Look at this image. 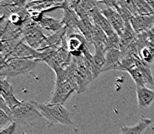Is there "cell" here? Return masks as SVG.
Here are the masks:
<instances>
[{
  "mask_svg": "<svg viewBox=\"0 0 154 134\" xmlns=\"http://www.w3.org/2000/svg\"><path fill=\"white\" fill-rule=\"evenodd\" d=\"M39 25L41 26L43 30L52 31L54 33L60 30L63 26L61 20H57V19L47 17V16H44V18L39 23Z\"/></svg>",
  "mask_w": 154,
  "mask_h": 134,
  "instance_id": "obj_25",
  "label": "cell"
},
{
  "mask_svg": "<svg viewBox=\"0 0 154 134\" xmlns=\"http://www.w3.org/2000/svg\"><path fill=\"white\" fill-rule=\"evenodd\" d=\"M136 16L137 15H152L154 14L152 8L147 1L133 0Z\"/></svg>",
  "mask_w": 154,
  "mask_h": 134,
  "instance_id": "obj_26",
  "label": "cell"
},
{
  "mask_svg": "<svg viewBox=\"0 0 154 134\" xmlns=\"http://www.w3.org/2000/svg\"><path fill=\"white\" fill-rule=\"evenodd\" d=\"M42 117L45 118L49 125L60 124L70 126L73 124L71 112L63 105L51 103H38L33 101Z\"/></svg>",
  "mask_w": 154,
  "mask_h": 134,
  "instance_id": "obj_1",
  "label": "cell"
},
{
  "mask_svg": "<svg viewBox=\"0 0 154 134\" xmlns=\"http://www.w3.org/2000/svg\"><path fill=\"white\" fill-rule=\"evenodd\" d=\"M136 95L139 108L148 109L154 101V91L146 86L136 88Z\"/></svg>",
  "mask_w": 154,
  "mask_h": 134,
  "instance_id": "obj_14",
  "label": "cell"
},
{
  "mask_svg": "<svg viewBox=\"0 0 154 134\" xmlns=\"http://www.w3.org/2000/svg\"><path fill=\"white\" fill-rule=\"evenodd\" d=\"M110 50L120 51V36L116 33L108 36L107 42L105 44V51Z\"/></svg>",
  "mask_w": 154,
  "mask_h": 134,
  "instance_id": "obj_28",
  "label": "cell"
},
{
  "mask_svg": "<svg viewBox=\"0 0 154 134\" xmlns=\"http://www.w3.org/2000/svg\"><path fill=\"white\" fill-rule=\"evenodd\" d=\"M129 73L132 79L133 80L134 83L136 84V88L139 87H144L146 86V82L144 81V78L143 77V74L140 71V70L136 67H133V68L130 69L127 71Z\"/></svg>",
  "mask_w": 154,
  "mask_h": 134,
  "instance_id": "obj_27",
  "label": "cell"
},
{
  "mask_svg": "<svg viewBox=\"0 0 154 134\" xmlns=\"http://www.w3.org/2000/svg\"><path fill=\"white\" fill-rule=\"evenodd\" d=\"M0 110H2L4 112H6V114L12 118V110L11 109L6 105L5 101L2 98H0Z\"/></svg>",
  "mask_w": 154,
  "mask_h": 134,
  "instance_id": "obj_32",
  "label": "cell"
},
{
  "mask_svg": "<svg viewBox=\"0 0 154 134\" xmlns=\"http://www.w3.org/2000/svg\"><path fill=\"white\" fill-rule=\"evenodd\" d=\"M122 54L119 50H110L105 53V64L102 69L103 71L109 70H119Z\"/></svg>",
  "mask_w": 154,
  "mask_h": 134,
  "instance_id": "obj_15",
  "label": "cell"
},
{
  "mask_svg": "<svg viewBox=\"0 0 154 134\" xmlns=\"http://www.w3.org/2000/svg\"><path fill=\"white\" fill-rule=\"evenodd\" d=\"M22 34L24 42L35 50H38L47 36L43 33V29L39 23L29 18L23 26Z\"/></svg>",
  "mask_w": 154,
  "mask_h": 134,
  "instance_id": "obj_4",
  "label": "cell"
},
{
  "mask_svg": "<svg viewBox=\"0 0 154 134\" xmlns=\"http://www.w3.org/2000/svg\"><path fill=\"white\" fill-rule=\"evenodd\" d=\"M105 53L106 51L103 49H95L92 61V74L94 79L98 78L102 72V69L105 64Z\"/></svg>",
  "mask_w": 154,
  "mask_h": 134,
  "instance_id": "obj_20",
  "label": "cell"
},
{
  "mask_svg": "<svg viewBox=\"0 0 154 134\" xmlns=\"http://www.w3.org/2000/svg\"><path fill=\"white\" fill-rule=\"evenodd\" d=\"M16 127H17V123L15 122H13L11 124H9L6 127L0 130V134H13V132H15V129H16Z\"/></svg>",
  "mask_w": 154,
  "mask_h": 134,
  "instance_id": "obj_31",
  "label": "cell"
},
{
  "mask_svg": "<svg viewBox=\"0 0 154 134\" xmlns=\"http://www.w3.org/2000/svg\"><path fill=\"white\" fill-rule=\"evenodd\" d=\"M151 123H152V120L143 118L140 120V122H138L136 125L132 126H122L120 134H143Z\"/></svg>",
  "mask_w": 154,
  "mask_h": 134,
  "instance_id": "obj_22",
  "label": "cell"
},
{
  "mask_svg": "<svg viewBox=\"0 0 154 134\" xmlns=\"http://www.w3.org/2000/svg\"><path fill=\"white\" fill-rule=\"evenodd\" d=\"M130 23L137 34L147 33L154 26V14L134 16Z\"/></svg>",
  "mask_w": 154,
  "mask_h": 134,
  "instance_id": "obj_10",
  "label": "cell"
},
{
  "mask_svg": "<svg viewBox=\"0 0 154 134\" xmlns=\"http://www.w3.org/2000/svg\"><path fill=\"white\" fill-rule=\"evenodd\" d=\"M136 67L135 57L122 55V58L119 70L128 71L129 70H130V69L133 68V67Z\"/></svg>",
  "mask_w": 154,
  "mask_h": 134,
  "instance_id": "obj_29",
  "label": "cell"
},
{
  "mask_svg": "<svg viewBox=\"0 0 154 134\" xmlns=\"http://www.w3.org/2000/svg\"><path fill=\"white\" fill-rule=\"evenodd\" d=\"M138 34L132 28L130 22L125 23L124 30L120 36V51L125 52L128 47L134 42L137 37Z\"/></svg>",
  "mask_w": 154,
  "mask_h": 134,
  "instance_id": "obj_16",
  "label": "cell"
},
{
  "mask_svg": "<svg viewBox=\"0 0 154 134\" xmlns=\"http://www.w3.org/2000/svg\"><path fill=\"white\" fill-rule=\"evenodd\" d=\"M24 41L23 37L22 36L12 39V40H3L1 41V48H0V58H1V64L5 63L6 59L15 49L16 47L21 43Z\"/></svg>",
  "mask_w": 154,
  "mask_h": 134,
  "instance_id": "obj_17",
  "label": "cell"
},
{
  "mask_svg": "<svg viewBox=\"0 0 154 134\" xmlns=\"http://www.w3.org/2000/svg\"><path fill=\"white\" fill-rule=\"evenodd\" d=\"M63 2L56 1H31L26 4V9L28 12H44L53 7L58 6H63Z\"/></svg>",
  "mask_w": 154,
  "mask_h": 134,
  "instance_id": "obj_18",
  "label": "cell"
},
{
  "mask_svg": "<svg viewBox=\"0 0 154 134\" xmlns=\"http://www.w3.org/2000/svg\"><path fill=\"white\" fill-rule=\"evenodd\" d=\"M108 36L98 26L94 25L91 36V44L94 49H103L105 51V44L107 42Z\"/></svg>",
  "mask_w": 154,
  "mask_h": 134,
  "instance_id": "obj_24",
  "label": "cell"
},
{
  "mask_svg": "<svg viewBox=\"0 0 154 134\" xmlns=\"http://www.w3.org/2000/svg\"><path fill=\"white\" fill-rule=\"evenodd\" d=\"M63 13L61 22L63 26L67 30V36H69L74 33H80L78 28L80 18L72 9L67 6L66 1L63 2Z\"/></svg>",
  "mask_w": 154,
  "mask_h": 134,
  "instance_id": "obj_7",
  "label": "cell"
},
{
  "mask_svg": "<svg viewBox=\"0 0 154 134\" xmlns=\"http://www.w3.org/2000/svg\"><path fill=\"white\" fill-rule=\"evenodd\" d=\"M91 19H92L94 25L98 26V27L101 28L108 36L116 33L107 19L105 18L103 14L101 13L99 7L94 12Z\"/></svg>",
  "mask_w": 154,
  "mask_h": 134,
  "instance_id": "obj_19",
  "label": "cell"
},
{
  "mask_svg": "<svg viewBox=\"0 0 154 134\" xmlns=\"http://www.w3.org/2000/svg\"><path fill=\"white\" fill-rule=\"evenodd\" d=\"M67 6L77 13L79 18L92 17L94 12L98 8L97 1H66Z\"/></svg>",
  "mask_w": 154,
  "mask_h": 134,
  "instance_id": "obj_8",
  "label": "cell"
},
{
  "mask_svg": "<svg viewBox=\"0 0 154 134\" xmlns=\"http://www.w3.org/2000/svg\"><path fill=\"white\" fill-rule=\"evenodd\" d=\"M37 65V61L28 58H13L1 64V78H7L30 72Z\"/></svg>",
  "mask_w": 154,
  "mask_h": 134,
  "instance_id": "obj_2",
  "label": "cell"
},
{
  "mask_svg": "<svg viewBox=\"0 0 154 134\" xmlns=\"http://www.w3.org/2000/svg\"><path fill=\"white\" fill-rule=\"evenodd\" d=\"M135 61H136V67L140 70L141 74H143L146 84L153 85L154 80L152 71H151L150 64L142 60L140 57H135Z\"/></svg>",
  "mask_w": 154,
  "mask_h": 134,
  "instance_id": "obj_23",
  "label": "cell"
},
{
  "mask_svg": "<svg viewBox=\"0 0 154 134\" xmlns=\"http://www.w3.org/2000/svg\"><path fill=\"white\" fill-rule=\"evenodd\" d=\"M1 98H3L6 105L13 109L22 102V100L17 99L13 93V89L6 78H1Z\"/></svg>",
  "mask_w": 154,
  "mask_h": 134,
  "instance_id": "obj_12",
  "label": "cell"
},
{
  "mask_svg": "<svg viewBox=\"0 0 154 134\" xmlns=\"http://www.w3.org/2000/svg\"><path fill=\"white\" fill-rule=\"evenodd\" d=\"M74 91H78L77 88L69 82L68 80L65 82L55 83V89L53 92L52 97L50 100L49 103L51 104H60L63 105L65 103Z\"/></svg>",
  "mask_w": 154,
  "mask_h": 134,
  "instance_id": "obj_6",
  "label": "cell"
},
{
  "mask_svg": "<svg viewBox=\"0 0 154 134\" xmlns=\"http://www.w3.org/2000/svg\"><path fill=\"white\" fill-rule=\"evenodd\" d=\"M100 11L103 14L104 17L107 19L115 32L119 36H121L125 28V22L119 14L118 12L114 8L105 6L102 9H100Z\"/></svg>",
  "mask_w": 154,
  "mask_h": 134,
  "instance_id": "obj_9",
  "label": "cell"
},
{
  "mask_svg": "<svg viewBox=\"0 0 154 134\" xmlns=\"http://www.w3.org/2000/svg\"><path fill=\"white\" fill-rule=\"evenodd\" d=\"M12 110V119L13 122L20 125H28L42 117L33 101L22 100V102Z\"/></svg>",
  "mask_w": 154,
  "mask_h": 134,
  "instance_id": "obj_3",
  "label": "cell"
},
{
  "mask_svg": "<svg viewBox=\"0 0 154 134\" xmlns=\"http://www.w3.org/2000/svg\"><path fill=\"white\" fill-rule=\"evenodd\" d=\"M71 55L67 47V36L63 41L61 47L45 62L55 73L65 70L71 64L72 61Z\"/></svg>",
  "mask_w": 154,
  "mask_h": 134,
  "instance_id": "obj_5",
  "label": "cell"
},
{
  "mask_svg": "<svg viewBox=\"0 0 154 134\" xmlns=\"http://www.w3.org/2000/svg\"><path fill=\"white\" fill-rule=\"evenodd\" d=\"M23 134H26V133H25V132H24V133H23Z\"/></svg>",
  "mask_w": 154,
  "mask_h": 134,
  "instance_id": "obj_34",
  "label": "cell"
},
{
  "mask_svg": "<svg viewBox=\"0 0 154 134\" xmlns=\"http://www.w3.org/2000/svg\"><path fill=\"white\" fill-rule=\"evenodd\" d=\"M94 27V24L91 17H84L80 19L78 23V30L85 38L88 44H91V36Z\"/></svg>",
  "mask_w": 154,
  "mask_h": 134,
  "instance_id": "obj_21",
  "label": "cell"
},
{
  "mask_svg": "<svg viewBox=\"0 0 154 134\" xmlns=\"http://www.w3.org/2000/svg\"><path fill=\"white\" fill-rule=\"evenodd\" d=\"M13 122V119L10 116H8L6 112H4L2 110H0V126H1V129L9 124H11Z\"/></svg>",
  "mask_w": 154,
  "mask_h": 134,
  "instance_id": "obj_30",
  "label": "cell"
},
{
  "mask_svg": "<svg viewBox=\"0 0 154 134\" xmlns=\"http://www.w3.org/2000/svg\"><path fill=\"white\" fill-rule=\"evenodd\" d=\"M22 27L12 24L8 20L1 19L0 30H1V41L12 40L22 36Z\"/></svg>",
  "mask_w": 154,
  "mask_h": 134,
  "instance_id": "obj_13",
  "label": "cell"
},
{
  "mask_svg": "<svg viewBox=\"0 0 154 134\" xmlns=\"http://www.w3.org/2000/svg\"><path fill=\"white\" fill-rule=\"evenodd\" d=\"M39 58H40V52L29 47L25 42L23 41L7 57L6 61L13 58H28V59H33L38 62Z\"/></svg>",
  "mask_w": 154,
  "mask_h": 134,
  "instance_id": "obj_11",
  "label": "cell"
},
{
  "mask_svg": "<svg viewBox=\"0 0 154 134\" xmlns=\"http://www.w3.org/2000/svg\"><path fill=\"white\" fill-rule=\"evenodd\" d=\"M147 2H148V3L149 4V6H151L152 11H153L154 13V0H149V1H147Z\"/></svg>",
  "mask_w": 154,
  "mask_h": 134,
  "instance_id": "obj_33",
  "label": "cell"
}]
</instances>
